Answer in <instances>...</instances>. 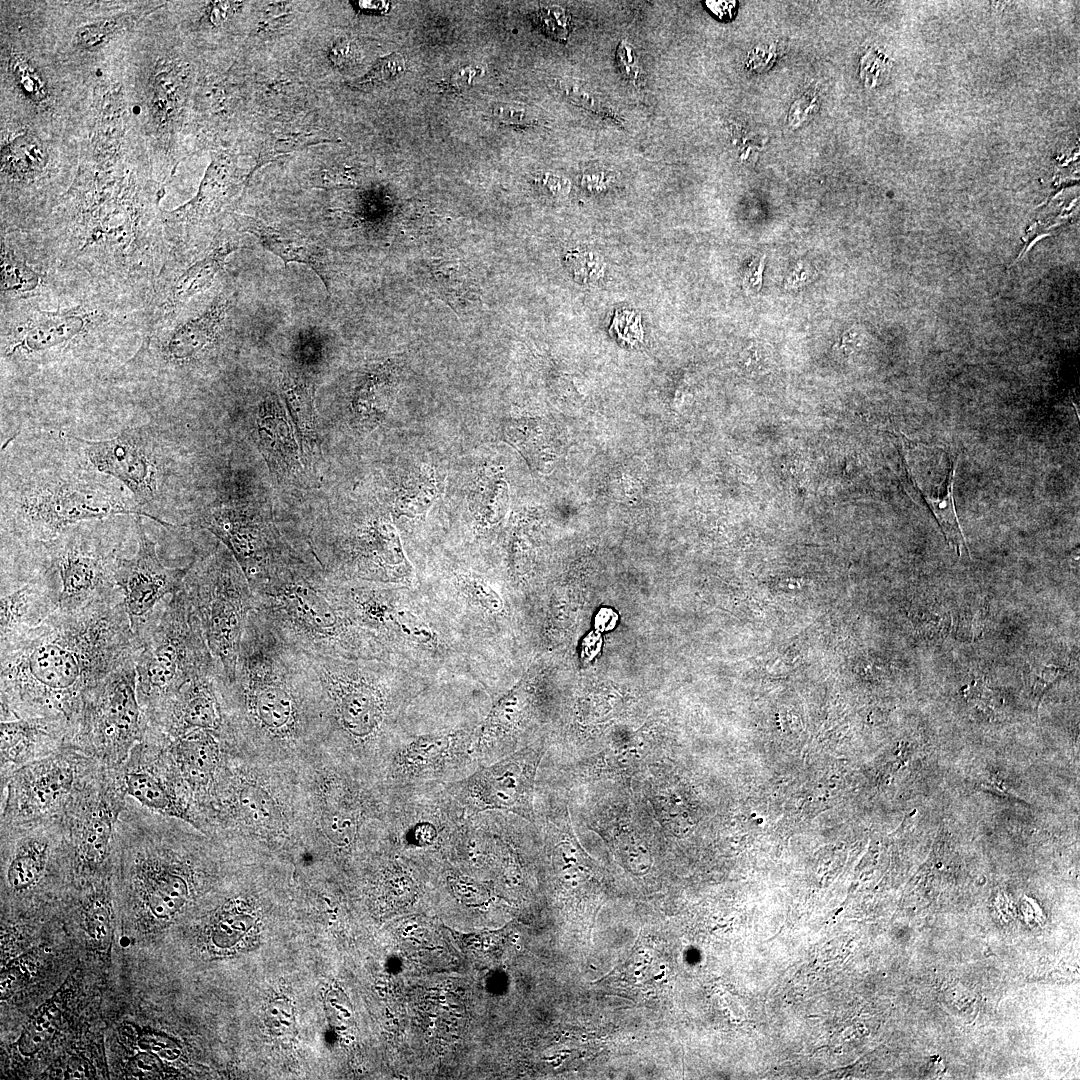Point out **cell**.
<instances>
[{"label": "cell", "instance_id": "obj_1", "mask_svg": "<svg viewBox=\"0 0 1080 1080\" xmlns=\"http://www.w3.org/2000/svg\"><path fill=\"white\" fill-rule=\"evenodd\" d=\"M148 322L147 306L87 285L0 304L1 404L106 389Z\"/></svg>", "mask_w": 1080, "mask_h": 1080}, {"label": "cell", "instance_id": "obj_2", "mask_svg": "<svg viewBox=\"0 0 1080 1080\" xmlns=\"http://www.w3.org/2000/svg\"><path fill=\"white\" fill-rule=\"evenodd\" d=\"M0 647L1 720H42L73 735L91 692L136 657L140 641L120 594L57 610Z\"/></svg>", "mask_w": 1080, "mask_h": 1080}, {"label": "cell", "instance_id": "obj_3", "mask_svg": "<svg viewBox=\"0 0 1080 1080\" xmlns=\"http://www.w3.org/2000/svg\"><path fill=\"white\" fill-rule=\"evenodd\" d=\"M1 542L50 540L113 516H145L130 491L94 469L75 435L44 427L13 433L1 451Z\"/></svg>", "mask_w": 1080, "mask_h": 1080}, {"label": "cell", "instance_id": "obj_4", "mask_svg": "<svg viewBox=\"0 0 1080 1080\" xmlns=\"http://www.w3.org/2000/svg\"><path fill=\"white\" fill-rule=\"evenodd\" d=\"M249 585L254 609L305 654L384 658L385 650L353 619L338 579L309 550L293 545Z\"/></svg>", "mask_w": 1080, "mask_h": 1080}, {"label": "cell", "instance_id": "obj_5", "mask_svg": "<svg viewBox=\"0 0 1080 1080\" xmlns=\"http://www.w3.org/2000/svg\"><path fill=\"white\" fill-rule=\"evenodd\" d=\"M138 639L137 694L145 714L163 705L194 676L217 666L183 585L157 608Z\"/></svg>", "mask_w": 1080, "mask_h": 1080}, {"label": "cell", "instance_id": "obj_6", "mask_svg": "<svg viewBox=\"0 0 1080 1080\" xmlns=\"http://www.w3.org/2000/svg\"><path fill=\"white\" fill-rule=\"evenodd\" d=\"M136 537V516L120 515L73 525L37 545L57 573L62 612L121 594L116 585L124 548Z\"/></svg>", "mask_w": 1080, "mask_h": 1080}, {"label": "cell", "instance_id": "obj_7", "mask_svg": "<svg viewBox=\"0 0 1080 1080\" xmlns=\"http://www.w3.org/2000/svg\"><path fill=\"white\" fill-rule=\"evenodd\" d=\"M75 439L89 464L123 484L147 518L177 528L170 521L176 459L163 419L127 426L106 440Z\"/></svg>", "mask_w": 1080, "mask_h": 1080}, {"label": "cell", "instance_id": "obj_8", "mask_svg": "<svg viewBox=\"0 0 1080 1080\" xmlns=\"http://www.w3.org/2000/svg\"><path fill=\"white\" fill-rule=\"evenodd\" d=\"M183 586L229 687L235 681L245 624L255 608L249 582L232 553L218 541L210 552L194 556Z\"/></svg>", "mask_w": 1080, "mask_h": 1080}, {"label": "cell", "instance_id": "obj_9", "mask_svg": "<svg viewBox=\"0 0 1080 1080\" xmlns=\"http://www.w3.org/2000/svg\"><path fill=\"white\" fill-rule=\"evenodd\" d=\"M307 656L317 692L337 726L356 739L375 736L390 703L388 670L382 661Z\"/></svg>", "mask_w": 1080, "mask_h": 1080}, {"label": "cell", "instance_id": "obj_10", "mask_svg": "<svg viewBox=\"0 0 1080 1080\" xmlns=\"http://www.w3.org/2000/svg\"><path fill=\"white\" fill-rule=\"evenodd\" d=\"M135 658L112 671L91 692L73 735L109 763L124 760L147 730L137 694Z\"/></svg>", "mask_w": 1080, "mask_h": 1080}, {"label": "cell", "instance_id": "obj_11", "mask_svg": "<svg viewBox=\"0 0 1080 1080\" xmlns=\"http://www.w3.org/2000/svg\"><path fill=\"white\" fill-rule=\"evenodd\" d=\"M60 582L35 543L1 542L0 642L59 610Z\"/></svg>", "mask_w": 1080, "mask_h": 1080}, {"label": "cell", "instance_id": "obj_12", "mask_svg": "<svg viewBox=\"0 0 1080 1080\" xmlns=\"http://www.w3.org/2000/svg\"><path fill=\"white\" fill-rule=\"evenodd\" d=\"M541 750L525 749L488 766L479 767L454 783L450 792L469 816L486 810H505L533 821V793Z\"/></svg>", "mask_w": 1080, "mask_h": 1080}, {"label": "cell", "instance_id": "obj_13", "mask_svg": "<svg viewBox=\"0 0 1080 1080\" xmlns=\"http://www.w3.org/2000/svg\"><path fill=\"white\" fill-rule=\"evenodd\" d=\"M190 567L191 562L181 567L165 566L157 554L156 543L145 530L142 516H136V550L131 557L120 560L116 585L137 637L164 599L182 587Z\"/></svg>", "mask_w": 1080, "mask_h": 1080}, {"label": "cell", "instance_id": "obj_14", "mask_svg": "<svg viewBox=\"0 0 1080 1080\" xmlns=\"http://www.w3.org/2000/svg\"><path fill=\"white\" fill-rule=\"evenodd\" d=\"M238 248L237 242L217 235L203 253L187 265L167 260L147 306L148 325L178 314L193 298L211 289L224 270L228 256Z\"/></svg>", "mask_w": 1080, "mask_h": 1080}, {"label": "cell", "instance_id": "obj_15", "mask_svg": "<svg viewBox=\"0 0 1080 1080\" xmlns=\"http://www.w3.org/2000/svg\"><path fill=\"white\" fill-rule=\"evenodd\" d=\"M0 304L58 295L75 283L52 268L22 233L1 230Z\"/></svg>", "mask_w": 1080, "mask_h": 1080}, {"label": "cell", "instance_id": "obj_16", "mask_svg": "<svg viewBox=\"0 0 1080 1080\" xmlns=\"http://www.w3.org/2000/svg\"><path fill=\"white\" fill-rule=\"evenodd\" d=\"M73 780L71 765L60 757L27 765L12 782L11 805L22 817L44 815L60 805L71 790Z\"/></svg>", "mask_w": 1080, "mask_h": 1080}, {"label": "cell", "instance_id": "obj_17", "mask_svg": "<svg viewBox=\"0 0 1080 1080\" xmlns=\"http://www.w3.org/2000/svg\"><path fill=\"white\" fill-rule=\"evenodd\" d=\"M475 754L463 731L443 732L415 738L397 758V769L406 779L418 781L439 777L456 762Z\"/></svg>", "mask_w": 1080, "mask_h": 1080}, {"label": "cell", "instance_id": "obj_18", "mask_svg": "<svg viewBox=\"0 0 1080 1080\" xmlns=\"http://www.w3.org/2000/svg\"><path fill=\"white\" fill-rule=\"evenodd\" d=\"M242 227L285 264L298 262L309 266L331 294L332 261L326 247L295 232L266 226L253 218L244 217Z\"/></svg>", "mask_w": 1080, "mask_h": 1080}, {"label": "cell", "instance_id": "obj_19", "mask_svg": "<svg viewBox=\"0 0 1080 1080\" xmlns=\"http://www.w3.org/2000/svg\"><path fill=\"white\" fill-rule=\"evenodd\" d=\"M63 735H67L63 728L42 720L18 717L1 720L2 769L28 761L38 745Z\"/></svg>", "mask_w": 1080, "mask_h": 1080}, {"label": "cell", "instance_id": "obj_20", "mask_svg": "<svg viewBox=\"0 0 1080 1080\" xmlns=\"http://www.w3.org/2000/svg\"><path fill=\"white\" fill-rule=\"evenodd\" d=\"M47 156L37 138L23 134L2 149V172L11 183L30 185L43 175Z\"/></svg>", "mask_w": 1080, "mask_h": 1080}, {"label": "cell", "instance_id": "obj_21", "mask_svg": "<svg viewBox=\"0 0 1080 1080\" xmlns=\"http://www.w3.org/2000/svg\"><path fill=\"white\" fill-rule=\"evenodd\" d=\"M188 898L185 880L168 870L153 865L145 873L143 881V899L152 916L168 919L175 915Z\"/></svg>", "mask_w": 1080, "mask_h": 1080}, {"label": "cell", "instance_id": "obj_22", "mask_svg": "<svg viewBox=\"0 0 1080 1080\" xmlns=\"http://www.w3.org/2000/svg\"><path fill=\"white\" fill-rule=\"evenodd\" d=\"M173 752L192 779L204 780L216 765L218 745L211 731L193 730L179 736Z\"/></svg>", "mask_w": 1080, "mask_h": 1080}, {"label": "cell", "instance_id": "obj_23", "mask_svg": "<svg viewBox=\"0 0 1080 1080\" xmlns=\"http://www.w3.org/2000/svg\"><path fill=\"white\" fill-rule=\"evenodd\" d=\"M282 394L299 431L302 451L314 442L313 389L309 382L291 371L282 378Z\"/></svg>", "mask_w": 1080, "mask_h": 1080}, {"label": "cell", "instance_id": "obj_24", "mask_svg": "<svg viewBox=\"0 0 1080 1080\" xmlns=\"http://www.w3.org/2000/svg\"><path fill=\"white\" fill-rule=\"evenodd\" d=\"M65 990H59L40 1006L27 1023L17 1042L18 1050L23 1055L37 1053L54 1035L60 1023L66 999Z\"/></svg>", "mask_w": 1080, "mask_h": 1080}, {"label": "cell", "instance_id": "obj_25", "mask_svg": "<svg viewBox=\"0 0 1080 1080\" xmlns=\"http://www.w3.org/2000/svg\"><path fill=\"white\" fill-rule=\"evenodd\" d=\"M116 813L100 803L88 814L81 831L79 851L84 862L98 864L108 853Z\"/></svg>", "mask_w": 1080, "mask_h": 1080}, {"label": "cell", "instance_id": "obj_26", "mask_svg": "<svg viewBox=\"0 0 1080 1080\" xmlns=\"http://www.w3.org/2000/svg\"><path fill=\"white\" fill-rule=\"evenodd\" d=\"M278 405V404H277ZM274 401L265 404L264 416L258 419L260 437L264 439L268 453L278 462H284L286 469L294 468L298 463V452L292 438L288 422Z\"/></svg>", "mask_w": 1080, "mask_h": 1080}, {"label": "cell", "instance_id": "obj_27", "mask_svg": "<svg viewBox=\"0 0 1080 1080\" xmlns=\"http://www.w3.org/2000/svg\"><path fill=\"white\" fill-rule=\"evenodd\" d=\"M48 853L47 843L39 838L26 839L16 850L7 872L14 890H25L36 883L44 871Z\"/></svg>", "mask_w": 1080, "mask_h": 1080}, {"label": "cell", "instance_id": "obj_28", "mask_svg": "<svg viewBox=\"0 0 1080 1080\" xmlns=\"http://www.w3.org/2000/svg\"><path fill=\"white\" fill-rule=\"evenodd\" d=\"M124 790L148 809L175 815L176 806L166 786L153 774L132 770L124 776Z\"/></svg>", "mask_w": 1080, "mask_h": 1080}, {"label": "cell", "instance_id": "obj_29", "mask_svg": "<svg viewBox=\"0 0 1080 1080\" xmlns=\"http://www.w3.org/2000/svg\"><path fill=\"white\" fill-rule=\"evenodd\" d=\"M956 467L957 459L956 461H954L953 467L946 478L947 486L945 496L941 497L937 501L932 498L925 497L923 494L922 497L931 509L935 518L938 520L947 540L954 545L958 554H960L961 546L964 545L966 548L967 546L959 525L953 498V485Z\"/></svg>", "mask_w": 1080, "mask_h": 1080}, {"label": "cell", "instance_id": "obj_30", "mask_svg": "<svg viewBox=\"0 0 1080 1080\" xmlns=\"http://www.w3.org/2000/svg\"><path fill=\"white\" fill-rule=\"evenodd\" d=\"M9 70L20 91L29 100L41 103L47 99L48 89L44 79L25 57L18 53L11 54Z\"/></svg>", "mask_w": 1080, "mask_h": 1080}, {"label": "cell", "instance_id": "obj_31", "mask_svg": "<svg viewBox=\"0 0 1080 1080\" xmlns=\"http://www.w3.org/2000/svg\"><path fill=\"white\" fill-rule=\"evenodd\" d=\"M564 263L569 274L579 284L595 283L603 277L605 271L602 257L589 250H569Z\"/></svg>", "mask_w": 1080, "mask_h": 1080}, {"label": "cell", "instance_id": "obj_32", "mask_svg": "<svg viewBox=\"0 0 1080 1080\" xmlns=\"http://www.w3.org/2000/svg\"><path fill=\"white\" fill-rule=\"evenodd\" d=\"M426 472H421L412 483L403 489L396 501L399 515L414 516L423 512L435 496V487L429 480H424Z\"/></svg>", "mask_w": 1080, "mask_h": 1080}, {"label": "cell", "instance_id": "obj_33", "mask_svg": "<svg viewBox=\"0 0 1080 1080\" xmlns=\"http://www.w3.org/2000/svg\"><path fill=\"white\" fill-rule=\"evenodd\" d=\"M86 930L90 939L100 948L109 944L111 934L110 909L107 900H93L86 911Z\"/></svg>", "mask_w": 1080, "mask_h": 1080}, {"label": "cell", "instance_id": "obj_34", "mask_svg": "<svg viewBox=\"0 0 1080 1080\" xmlns=\"http://www.w3.org/2000/svg\"><path fill=\"white\" fill-rule=\"evenodd\" d=\"M406 70V62L399 53H391L376 61L373 67L361 78L352 83L356 87H367L395 79Z\"/></svg>", "mask_w": 1080, "mask_h": 1080}, {"label": "cell", "instance_id": "obj_35", "mask_svg": "<svg viewBox=\"0 0 1080 1080\" xmlns=\"http://www.w3.org/2000/svg\"><path fill=\"white\" fill-rule=\"evenodd\" d=\"M240 805L245 815L256 823H269L275 816V807L270 796L254 786L242 790Z\"/></svg>", "mask_w": 1080, "mask_h": 1080}, {"label": "cell", "instance_id": "obj_36", "mask_svg": "<svg viewBox=\"0 0 1080 1080\" xmlns=\"http://www.w3.org/2000/svg\"><path fill=\"white\" fill-rule=\"evenodd\" d=\"M534 21L545 35L557 41H566L570 19L563 8L558 6L542 8L534 14Z\"/></svg>", "mask_w": 1080, "mask_h": 1080}, {"label": "cell", "instance_id": "obj_37", "mask_svg": "<svg viewBox=\"0 0 1080 1080\" xmlns=\"http://www.w3.org/2000/svg\"><path fill=\"white\" fill-rule=\"evenodd\" d=\"M557 86L562 94L573 104L592 112L612 117L613 112L600 98L571 79H561Z\"/></svg>", "mask_w": 1080, "mask_h": 1080}, {"label": "cell", "instance_id": "obj_38", "mask_svg": "<svg viewBox=\"0 0 1080 1080\" xmlns=\"http://www.w3.org/2000/svg\"><path fill=\"white\" fill-rule=\"evenodd\" d=\"M493 117L509 126L526 127L538 122L536 113L527 106L514 103H498L492 108Z\"/></svg>", "mask_w": 1080, "mask_h": 1080}, {"label": "cell", "instance_id": "obj_39", "mask_svg": "<svg viewBox=\"0 0 1080 1080\" xmlns=\"http://www.w3.org/2000/svg\"><path fill=\"white\" fill-rule=\"evenodd\" d=\"M120 27L117 19H108L81 27L76 33V41L84 48H93L109 40Z\"/></svg>", "mask_w": 1080, "mask_h": 1080}, {"label": "cell", "instance_id": "obj_40", "mask_svg": "<svg viewBox=\"0 0 1080 1080\" xmlns=\"http://www.w3.org/2000/svg\"><path fill=\"white\" fill-rule=\"evenodd\" d=\"M357 825L350 815L332 814L327 821V833L332 839L347 843L355 836Z\"/></svg>", "mask_w": 1080, "mask_h": 1080}, {"label": "cell", "instance_id": "obj_41", "mask_svg": "<svg viewBox=\"0 0 1080 1080\" xmlns=\"http://www.w3.org/2000/svg\"><path fill=\"white\" fill-rule=\"evenodd\" d=\"M616 62L623 76L635 83L640 74V67L632 46L625 40L618 44Z\"/></svg>", "mask_w": 1080, "mask_h": 1080}, {"label": "cell", "instance_id": "obj_42", "mask_svg": "<svg viewBox=\"0 0 1080 1080\" xmlns=\"http://www.w3.org/2000/svg\"><path fill=\"white\" fill-rule=\"evenodd\" d=\"M467 591L470 595L491 611H497L501 607V601L495 591L480 580H469Z\"/></svg>", "mask_w": 1080, "mask_h": 1080}, {"label": "cell", "instance_id": "obj_43", "mask_svg": "<svg viewBox=\"0 0 1080 1080\" xmlns=\"http://www.w3.org/2000/svg\"><path fill=\"white\" fill-rule=\"evenodd\" d=\"M535 182L539 188L555 198L566 196L570 190L569 181L555 174L544 173L536 178Z\"/></svg>", "mask_w": 1080, "mask_h": 1080}, {"label": "cell", "instance_id": "obj_44", "mask_svg": "<svg viewBox=\"0 0 1080 1080\" xmlns=\"http://www.w3.org/2000/svg\"><path fill=\"white\" fill-rule=\"evenodd\" d=\"M479 68L471 65L461 67L454 71L446 84L449 88L455 91H463L470 88L474 79L479 74Z\"/></svg>", "mask_w": 1080, "mask_h": 1080}, {"label": "cell", "instance_id": "obj_45", "mask_svg": "<svg viewBox=\"0 0 1080 1080\" xmlns=\"http://www.w3.org/2000/svg\"><path fill=\"white\" fill-rule=\"evenodd\" d=\"M289 1008L284 1003L275 1002L268 1009V1019H270V1025L276 1030L286 1029L291 1024V1012H288Z\"/></svg>", "mask_w": 1080, "mask_h": 1080}, {"label": "cell", "instance_id": "obj_46", "mask_svg": "<svg viewBox=\"0 0 1080 1080\" xmlns=\"http://www.w3.org/2000/svg\"><path fill=\"white\" fill-rule=\"evenodd\" d=\"M354 55V45L348 39H340L334 43L330 49V58L332 62L341 66L349 62Z\"/></svg>", "mask_w": 1080, "mask_h": 1080}, {"label": "cell", "instance_id": "obj_47", "mask_svg": "<svg viewBox=\"0 0 1080 1080\" xmlns=\"http://www.w3.org/2000/svg\"><path fill=\"white\" fill-rule=\"evenodd\" d=\"M285 4L286 3H277L268 8L264 20L262 21V26L264 28L276 27L285 23V20L289 15V8Z\"/></svg>", "mask_w": 1080, "mask_h": 1080}, {"label": "cell", "instance_id": "obj_48", "mask_svg": "<svg viewBox=\"0 0 1080 1080\" xmlns=\"http://www.w3.org/2000/svg\"><path fill=\"white\" fill-rule=\"evenodd\" d=\"M705 3L708 9L721 20L731 19L737 8L735 1H706Z\"/></svg>", "mask_w": 1080, "mask_h": 1080}, {"label": "cell", "instance_id": "obj_49", "mask_svg": "<svg viewBox=\"0 0 1080 1080\" xmlns=\"http://www.w3.org/2000/svg\"><path fill=\"white\" fill-rule=\"evenodd\" d=\"M232 11L231 2H213L210 5L209 18L214 25L222 24Z\"/></svg>", "mask_w": 1080, "mask_h": 1080}, {"label": "cell", "instance_id": "obj_50", "mask_svg": "<svg viewBox=\"0 0 1080 1080\" xmlns=\"http://www.w3.org/2000/svg\"><path fill=\"white\" fill-rule=\"evenodd\" d=\"M762 271H763V262H761V264L758 266V268L755 269L754 271H752L750 273V275L745 278V285L747 287L752 288V289H754V287L757 286V289L759 290L760 287H761L760 284H761V280H762V278H761Z\"/></svg>", "mask_w": 1080, "mask_h": 1080}, {"label": "cell", "instance_id": "obj_51", "mask_svg": "<svg viewBox=\"0 0 1080 1080\" xmlns=\"http://www.w3.org/2000/svg\"><path fill=\"white\" fill-rule=\"evenodd\" d=\"M614 618V614L611 611H601L596 618V626L605 630L610 627Z\"/></svg>", "mask_w": 1080, "mask_h": 1080}]
</instances>
